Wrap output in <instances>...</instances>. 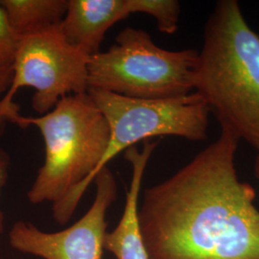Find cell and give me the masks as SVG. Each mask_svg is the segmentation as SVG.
Here are the masks:
<instances>
[{
	"label": "cell",
	"mask_w": 259,
	"mask_h": 259,
	"mask_svg": "<svg viewBox=\"0 0 259 259\" xmlns=\"http://www.w3.org/2000/svg\"><path fill=\"white\" fill-rule=\"evenodd\" d=\"M239 141L221 127L216 141L144 190L139 221L149 259H259L256 194L235 167Z\"/></svg>",
	"instance_id": "1"
},
{
	"label": "cell",
	"mask_w": 259,
	"mask_h": 259,
	"mask_svg": "<svg viewBox=\"0 0 259 259\" xmlns=\"http://www.w3.org/2000/svg\"><path fill=\"white\" fill-rule=\"evenodd\" d=\"M13 123L37 127L46 146L45 162L27 192L28 201L52 203L56 222L65 225L94 181L109 144L108 122L87 93L65 96L40 116L19 114Z\"/></svg>",
	"instance_id": "2"
},
{
	"label": "cell",
	"mask_w": 259,
	"mask_h": 259,
	"mask_svg": "<svg viewBox=\"0 0 259 259\" xmlns=\"http://www.w3.org/2000/svg\"><path fill=\"white\" fill-rule=\"evenodd\" d=\"M195 90L221 127L259 154V36L236 0L217 1L207 18Z\"/></svg>",
	"instance_id": "3"
},
{
	"label": "cell",
	"mask_w": 259,
	"mask_h": 259,
	"mask_svg": "<svg viewBox=\"0 0 259 259\" xmlns=\"http://www.w3.org/2000/svg\"><path fill=\"white\" fill-rule=\"evenodd\" d=\"M199 51L166 50L146 31L128 27L105 52L90 57L89 90L139 99H168L195 90Z\"/></svg>",
	"instance_id": "4"
},
{
	"label": "cell",
	"mask_w": 259,
	"mask_h": 259,
	"mask_svg": "<svg viewBox=\"0 0 259 259\" xmlns=\"http://www.w3.org/2000/svg\"><path fill=\"white\" fill-rule=\"evenodd\" d=\"M88 93L110 128V139L95 177L121 152L155 137L207 139L209 109L199 93L168 99H139L90 89ZM95 179V178H94Z\"/></svg>",
	"instance_id": "5"
},
{
	"label": "cell",
	"mask_w": 259,
	"mask_h": 259,
	"mask_svg": "<svg viewBox=\"0 0 259 259\" xmlns=\"http://www.w3.org/2000/svg\"><path fill=\"white\" fill-rule=\"evenodd\" d=\"M90 57L65 39L60 25L20 38L12 65V82L0 109L8 122L20 114L14 97L23 88H33L35 111L46 114L62 98L89 91Z\"/></svg>",
	"instance_id": "6"
},
{
	"label": "cell",
	"mask_w": 259,
	"mask_h": 259,
	"mask_svg": "<svg viewBox=\"0 0 259 259\" xmlns=\"http://www.w3.org/2000/svg\"><path fill=\"white\" fill-rule=\"evenodd\" d=\"M96 194L91 208L71 227L46 232L31 223L18 221L9 232L15 250L42 259H102L107 233V212L117 197V184L109 167L94 181Z\"/></svg>",
	"instance_id": "7"
},
{
	"label": "cell",
	"mask_w": 259,
	"mask_h": 259,
	"mask_svg": "<svg viewBox=\"0 0 259 259\" xmlns=\"http://www.w3.org/2000/svg\"><path fill=\"white\" fill-rule=\"evenodd\" d=\"M130 16L127 0H68L60 28L72 47L92 57L109 29Z\"/></svg>",
	"instance_id": "8"
},
{
	"label": "cell",
	"mask_w": 259,
	"mask_h": 259,
	"mask_svg": "<svg viewBox=\"0 0 259 259\" xmlns=\"http://www.w3.org/2000/svg\"><path fill=\"white\" fill-rule=\"evenodd\" d=\"M158 142L144 141L142 151L136 146L124 152L132 165V179L120 221L111 232H107L104 249L116 259H149L139 221V195L148 161Z\"/></svg>",
	"instance_id": "9"
},
{
	"label": "cell",
	"mask_w": 259,
	"mask_h": 259,
	"mask_svg": "<svg viewBox=\"0 0 259 259\" xmlns=\"http://www.w3.org/2000/svg\"><path fill=\"white\" fill-rule=\"evenodd\" d=\"M68 0H0L17 37L36 34L61 24Z\"/></svg>",
	"instance_id": "10"
},
{
	"label": "cell",
	"mask_w": 259,
	"mask_h": 259,
	"mask_svg": "<svg viewBox=\"0 0 259 259\" xmlns=\"http://www.w3.org/2000/svg\"><path fill=\"white\" fill-rule=\"evenodd\" d=\"M130 15L146 14L156 19L157 28L165 34L176 33L181 5L177 0H127Z\"/></svg>",
	"instance_id": "11"
},
{
	"label": "cell",
	"mask_w": 259,
	"mask_h": 259,
	"mask_svg": "<svg viewBox=\"0 0 259 259\" xmlns=\"http://www.w3.org/2000/svg\"><path fill=\"white\" fill-rule=\"evenodd\" d=\"M19 41L11 27L6 11L0 3V69L12 68Z\"/></svg>",
	"instance_id": "12"
},
{
	"label": "cell",
	"mask_w": 259,
	"mask_h": 259,
	"mask_svg": "<svg viewBox=\"0 0 259 259\" xmlns=\"http://www.w3.org/2000/svg\"><path fill=\"white\" fill-rule=\"evenodd\" d=\"M12 68H3L0 69V104L5 96L6 93L9 90L11 82H12ZM8 123V120L6 117L3 115L0 109V139L4 135V132L6 129V125Z\"/></svg>",
	"instance_id": "13"
},
{
	"label": "cell",
	"mask_w": 259,
	"mask_h": 259,
	"mask_svg": "<svg viewBox=\"0 0 259 259\" xmlns=\"http://www.w3.org/2000/svg\"><path fill=\"white\" fill-rule=\"evenodd\" d=\"M10 157L5 151L0 149V195L9 176ZM4 230V214L0 210V234Z\"/></svg>",
	"instance_id": "14"
},
{
	"label": "cell",
	"mask_w": 259,
	"mask_h": 259,
	"mask_svg": "<svg viewBox=\"0 0 259 259\" xmlns=\"http://www.w3.org/2000/svg\"><path fill=\"white\" fill-rule=\"evenodd\" d=\"M255 176L259 179V154L256 157V160H255Z\"/></svg>",
	"instance_id": "15"
}]
</instances>
